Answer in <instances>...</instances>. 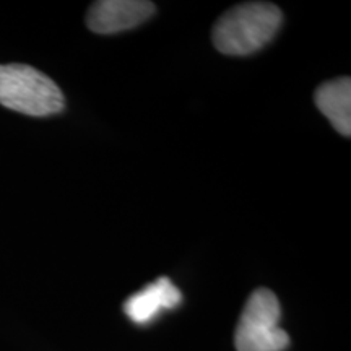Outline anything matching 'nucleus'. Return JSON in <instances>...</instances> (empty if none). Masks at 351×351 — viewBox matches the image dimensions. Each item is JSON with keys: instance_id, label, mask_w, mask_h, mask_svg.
I'll use <instances>...</instances> for the list:
<instances>
[{"instance_id": "3", "label": "nucleus", "mask_w": 351, "mask_h": 351, "mask_svg": "<svg viewBox=\"0 0 351 351\" xmlns=\"http://www.w3.org/2000/svg\"><path fill=\"white\" fill-rule=\"evenodd\" d=\"M282 306L274 291L258 288L249 296L234 333L238 351H285L288 333L280 327Z\"/></svg>"}, {"instance_id": "6", "label": "nucleus", "mask_w": 351, "mask_h": 351, "mask_svg": "<svg viewBox=\"0 0 351 351\" xmlns=\"http://www.w3.org/2000/svg\"><path fill=\"white\" fill-rule=\"evenodd\" d=\"M315 106L339 134L351 135V80L341 77L322 83L314 93Z\"/></svg>"}, {"instance_id": "2", "label": "nucleus", "mask_w": 351, "mask_h": 351, "mask_svg": "<svg viewBox=\"0 0 351 351\" xmlns=\"http://www.w3.org/2000/svg\"><path fill=\"white\" fill-rule=\"evenodd\" d=\"M0 104L26 116L60 112L65 99L54 80L23 64L0 65Z\"/></svg>"}, {"instance_id": "1", "label": "nucleus", "mask_w": 351, "mask_h": 351, "mask_svg": "<svg viewBox=\"0 0 351 351\" xmlns=\"http://www.w3.org/2000/svg\"><path fill=\"white\" fill-rule=\"evenodd\" d=\"M282 21V10L274 3H241L223 13L215 23L213 46L226 56H249L276 36Z\"/></svg>"}, {"instance_id": "4", "label": "nucleus", "mask_w": 351, "mask_h": 351, "mask_svg": "<svg viewBox=\"0 0 351 351\" xmlns=\"http://www.w3.org/2000/svg\"><path fill=\"white\" fill-rule=\"evenodd\" d=\"M155 12V3L147 0H99L88 10L86 25L98 34H114L142 25Z\"/></svg>"}, {"instance_id": "5", "label": "nucleus", "mask_w": 351, "mask_h": 351, "mask_svg": "<svg viewBox=\"0 0 351 351\" xmlns=\"http://www.w3.org/2000/svg\"><path fill=\"white\" fill-rule=\"evenodd\" d=\"M182 301L179 288L166 276H161L156 282L147 285L143 289L134 293L124 302V313L132 322L145 324L152 322L163 311L174 309Z\"/></svg>"}]
</instances>
